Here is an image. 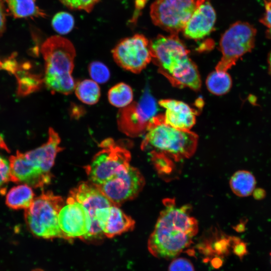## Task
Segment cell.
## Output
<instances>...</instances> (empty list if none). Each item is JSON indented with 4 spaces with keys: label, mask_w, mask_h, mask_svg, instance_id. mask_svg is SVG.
<instances>
[{
    "label": "cell",
    "mask_w": 271,
    "mask_h": 271,
    "mask_svg": "<svg viewBox=\"0 0 271 271\" xmlns=\"http://www.w3.org/2000/svg\"><path fill=\"white\" fill-rule=\"evenodd\" d=\"M164 205L149 237L148 247L154 256L168 259L190 245L198 232V224L186 206L179 207L169 199Z\"/></svg>",
    "instance_id": "obj_1"
},
{
    "label": "cell",
    "mask_w": 271,
    "mask_h": 271,
    "mask_svg": "<svg viewBox=\"0 0 271 271\" xmlns=\"http://www.w3.org/2000/svg\"><path fill=\"white\" fill-rule=\"evenodd\" d=\"M152 61L174 87L198 91L201 80L189 51L178 34L159 35L149 42Z\"/></svg>",
    "instance_id": "obj_2"
},
{
    "label": "cell",
    "mask_w": 271,
    "mask_h": 271,
    "mask_svg": "<svg viewBox=\"0 0 271 271\" xmlns=\"http://www.w3.org/2000/svg\"><path fill=\"white\" fill-rule=\"evenodd\" d=\"M145 133L141 149L149 150L152 159L168 157L178 161L192 157L197 149V134L168 124L163 114L151 118Z\"/></svg>",
    "instance_id": "obj_3"
},
{
    "label": "cell",
    "mask_w": 271,
    "mask_h": 271,
    "mask_svg": "<svg viewBox=\"0 0 271 271\" xmlns=\"http://www.w3.org/2000/svg\"><path fill=\"white\" fill-rule=\"evenodd\" d=\"M41 52L44 60V82L52 92L72 93L75 82L72 76L76 51L67 39L59 36L48 38L42 44Z\"/></svg>",
    "instance_id": "obj_4"
},
{
    "label": "cell",
    "mask_w": 271,
    "mask_h": 271,
    "mask_svg": "<svg viewBox=\"0 0 271 271\" xmlns=\"http://www.w3.org/2000/svg\"><path fill=\"white\" fill-rule=\"evenodd\" d=\"M64 204L62 197L51 191L44 192L34 198L24 213L26 223L31 233L44 239H64L59 225L58 216Z\"/></svg>",
    "instance_id": "obj_5"
},
{
    "label": "cell",
    "mask_w": 271,
    "mask_h": 271,
    "mask_svg": "<svg viewBox=\"0 0 271 271\" xmlns=\"http://www.w3.org/2000/svg\"><path fill=\"white\" fill-rule=\"evenodd\" d=\"M101 150L84 167L89 181L100 185L119 171L130 167L131 155L126 149L117 145L111 138L100 144Z\"/></svg>",
    "instance_id": "obj_6"
},
{
    "label": "cell",
    "mask_w": 271,
    "mask_h": 271,
    "mask_svg": "<svg viewBox=\"0 0 271 271\" xmlns=\"http://www.w3.org/2000/svg\"><path fill=\"white\" fill-rule=\"evenodd\" d=\"M256 29L250 24L237 21L222 35L219 48L222 56L215 70L227 72L244 54L250 52L255 45Z\"/></svg>",
    "instance_id": "obj_7"
},
{
    "label": "cell",
    "mask_w": 271,
    "mask_h": 271,
    "mask_svg": "<svg viewBox=\"0 0 271 271\" xmlns=\"http://www.w3.org/2000/svg\"><path fill=\"white\" fill-rule=\"evenodd\" d=\"M196 0H155L150 7L153 24L172 34L182 32L193 13Z\"/></svg>",
    "instance_id": "obj_8"
},
{
    "label": "cell",
    "mask_w": 271,
    "mask_h": 271,
    "mask_svg": "<svg viewBox=\"0 0 271 271\" xmlns=\"http://www.w3.org/2000/svg\"><path fill=\"white\" fill-rule=\"evenodd\" d=\"M149 42L140 34L120 40L112 50L114 61L125 70L141 73L152 61Z\"/></svg>",
    "instance_id": "obj_9"
},
{
    "label": "cell",
    "mask_w": 271,
    "mask_h": 271,
    "mask_svg": "<svg viewBox=\"0 0 271 271\" xmlns=\"http://www.w3.org/2000/svg\"><path fill=\"white\" fill-rule=\"evenodd\" d=\"M157 110L155 99L149 93H145L139 102H132L128 106L120 108L117 116L118 127L127 136H139L145 133Z\"/></svg>",
    "instance_id": "obj_10"
},
{
    "label": "cell",
    "mask_w": 271,
    "mask_h": 271,
    "mask_svg": "<svg viewBox=\"0 0 271 271\" xmlns=\"http://www.w3.org/2000/svg\"><path fill=\"white\" fill-rule=\"evenodd\" d=\"M145 184L144 177L136 168L122 170L100 185H97L114 205L136 198Z\"/></svg>",
    "instance_id": "obj_11"
},
{
    "label": "cell",
    "mask_w": 271,
    "mask_h": 271,
    "mask_svg": "<svg viewBox=\"0 0 271 271\" xmlns=\"http://www.w3.org/2000/svg\"><path fill=\"white\" fill-rule=\"evenodd\" d=\"M58 223L64 239L67 240L76 238L82 240L91 225L87 210L70 196L59 212Z\"/></svg>",
    "instance_id": "obj_12"
},
{
    "label": "cell",
    "mask_w": 271,
    "mask_h": 271,
    "mask_svg": "<svg viewBox=\"0 0 271 271\" xmlns=\"http://www.w3.org/2000/svg\"><path fill=\"white\" fill-rule=\"evenodd\" d=\"M61 139L59 134L52 127L49 128L47 141L40 147L24 154L25 157L33 168L48 185L52 175L51 170L57 154L63 150L60 146Z\"/></svg>",
    "instance_id": "obj_13"
},
{
    "label": "cell",
    "mask_w": 271,
    "mask_h": 271,
    "mask_svg": "<svg viewBox=\"0 0 271 271\" xmlns=\"http://www.w3.org/2000/svg\"><path fill=\"white\" fill-rule=\"evenodd\" d=\"M216 20V12L210 0H196L195 9L182 31L184 36L198 40L209 35Z\"/></svg>",
    "instance_id": "obj_14"
},
{
    "label": "cell",
    "mask_w": 271,
    "mask_h": 271,
    "mask_svg": "<svg viewBox=\"0 0 271 271\" xmlns=\"http://www.w3.org/2000/svg\"><path fill=\"white\" fill-rule=\"evenodd\" d=\"M159 104L165 109L166 123L177 129L189 130L196 123L197 112L187 103L173 99H164Z\"/></svg>",
    "instance_id": "obj_15"
},
{
    "label": "cell",
    "mask_w": 271,
    "mask_h": 271,
    "mask_svg": "<svg viewBox=\"0 0 271 271\" xmlns=\"http://www.w3.org/2000/svg\"><path fill=\"white\" fill-rule=\"evenodd\" d=\"M69 196L87 210L91 223L98 209L113 205L98 186L90 181L80 183L70 191Z\"/></svg>",
    "instance_id": "obj_16"
},
{
    "label": "cell",
    "mask_w": 271,
    "mask_h": 271,
    "mask_svg": "<svg viewBox=\"0 0 271 271\" xmlns=\"http://www.w3.org/2000/svg\"><path fill=\"white\" fill-rule=\"evenodd\" d=\"M34 198L32 187L24 184L11 189L6 195V204L13 209L25 210L30 207Z\"/></svg>",
    "instance_id": "obj_17"
},
{
    "label": "cell",
    "mask_w": 271,
    "mask_h": 271,
    "mask_svg": "<svg viewBox=\"0 0 271 271\" xmlns=\"http://www.w3.org/2000/svg\"><path fill=\"white\" fill-rule=\"evenodd\" d=\"M229 185L233 193L239 197H247L254 190L256 180L249 171L239 170L231 177Z\"/></svg>",
    "instance_id": "obj_18"
},
{
    "label": "cell",
    "mask_w": 271,
    "mask_h": 271,
    "mask_svg": "<svg viewBox=\"0 0 271 271\" xmlns=\"http://www.w3.org/2000/svg\"><path fill=\"white\" fill-rule=\"evenodd\" d=\"M8 11L15 18L45 17L46 14L35 0H6Z\"/></svg>",
    "instance_id": "obj_19"
},
{
    "label": "cell",
    "mask_w": 271,
    "mask_h": 271,
    "mask_svg": "<svg viewBox=\"0 0 271 271\" xmlns=\"http://www.w3.org/2000/svg\"><path fill=\"white\" fill-rule=\"evenodd\" d=\"M74 91L78 99L87 105H94L101 95L100 87L92 79H84L75 84Z\"/></svg>",
    "instance_id": "obj_20"
},
{
    "label": "cell",
    "mask_w": 271,
    "mask_h": 271,
    "mask_svg": "<svg viewBox=\"0 0 271 271\" xmlns=\"http://www.w3.org/2000/svg\"><path fill=\"white\" fill-rule=\"evenodd\" d=\"M109 102L114 107L122 108L133 101V93L128 84L120 82L111 87L108 91Z\"/></svg>",
    "instance_id": "obj_21"
},
{
    "label": "cell",
    "mask_w": 271,
    "mask_h": 271,
    "mask_svg": "<svg viewBox=\"0 0 271 271\" xmlns=\"http://www.w3.org/2000/svg\"><path fill=\"white\" fill-rule=\"evenodd\" d=\"M206 84L209 92L216 95H222L229 92L232 82L227 72L215 70L207 76Z\"/></svg>",
    "instance_id": "obj_22"
},
{
    "label": "cell",
    "mask_w": 271,
    "mask_h": 271,
    "mask_svg": "<svg viewBox=\"0 0 271 271\" xmlns=\"http://www.w3.org/2000/svg\"><path fill=\"white\" fill-rule=\"evenodd\" d=\"M53 29L60 34H66L73 28L74 20L73 16L65 12H59L52 19Z\"/></svg>",
    "instance_id": "obj_23"
},
{
    "label": "cell",
    "mask_w": 271,
    "mask_h": 271,
    "mask_svg": "<svg viewBox=\"0 0 271 271\" xmlns=\"http://www.w3.org/2000/svg\"><path fill=\"white\" fill-rule=\"evenodd\" d=\"M88 72L91 79L98 84L106 83L110 76L108 67L99 61H93L90 63L88 66Z\"/></svg>",
    "instance_id": "obj_24"
},
{
    "label": "cell",
    "mask_w": 271,
    "mask_h": 271,
    "mask_svg": "<svg viewBox=\"0 0 271 271\" xmlns=\"http://www.w3.org/2000/svg\"><path fill=\"white\" fill-rule=\"evenodd\" d=\"M66 7L71 10H83L90 12L99 0H60Z\"/></svg>",
    "instance_id": "obj_25"
},
{
    "label": "cell",
    "mask_w": 271,
    "mask_h": 271,
    "mask_svg": "<svg viewBox=\"0 0 271 271\" xmlns=\"http://www.w3.org/2000/svg\"><path fill=\"white\" fill-rule=\"evenodd\" d=\"M169 271H194L191 262L187 258L179 257L174 259L170 264Z\"/></svg>",
    "instance_id": "obj_26"
},
{
    "label": "cell",
    "mask_w": 271,
    "mask_h": 271,
    "mask_svg": "<svg viewBox=\"0 0 271 271\" xmlns=\"http://www.w3.org/2000/svg\"><path fill=\"white\" fill-rule=\"evenodd\" d=\"M10 181L9 161L0 155V187Z\"/></svg>",
    "instance_id": "obj_27"
},
{
    "label": "cell",
    "mask_w": 271,
    "mask_h": 271,
    "mask_svg": "<svg viewBox=\"0 0 271 271\" xmlns=\"http://www.w3.org/2000/svg\"><path fill=\"white\" fill-rule=\"evenodd\" d=\"M265 3V12L260 22L266 28V36L271 39V2Z\"/></svg>",
    "instance_id": "obj_28"
},
{
    "label": "cell",
    "mask_w": 271,
    "mask_h": 271,
    "mask_svg": "<svg viewBox=\"0 0 271 271\" xmlns=\"http://www.w3.org/2000/svg\"><path fill=\"white\" fill-rule=\"evenodd\" d=\"M5 2V0H0V37L6 29L7 12H8Z\"/></svg>",
    "instance_id": "obj_29"
},
{
    "label": "cell",
    "mask_w": 271,
    "mask_h": 271,
    "mask_svg": "<svg viewBox=\"0 0 271 271\" xmlns=\"http://www.w3.org/2000/svg\"><path fill=\"white\" fill-rule=\"evenodd\" d=\"M233 251L235 254L240 258L243 257V256L247 253L245 243L242 242H237L234 247Z\"/></svg>",
    "instance_id": "obj_30"
},
{
    "label": "cell",
    "mask_w": 271,
    "mask_h": 271,
    "mask_svg": "<svg viewBox=\"0 0 271 271\" xmlns=\"http://www.w3.org/2000/svg\"><path fill=\"white\" fill-rule=\"evenodd\" d=\"M0 148L5 150L6 151L10 152V150L6 145L4 139L0 136Z\"/></svg>",
    "instance_id": "obj_31"
},
{
    "label": "cell",
    "mask_w": 271,
    "mask_h": 271,
    "mask_svg": "<svg viewBox=\"0 0 271 271\" xmlns=\"http://www.w3.org/2000/svg\"><path fill=\"white\" fill-rule=\"evenodd\" d=\"M268 69L269 72L271 74V51L269 54L268 57Z\"/></svg>",
    "instance_id": "obj_32"
},
{
    "label": "cell",
    "mask_w": 271,
    "mask_h": 271,
    "mask_svg": "<svg viewBox=\"0 0 271 271\" xmlns=\"http://www.w3.org/2000/svg\"><path fill=\"white\" fill-rule=\"evenodd\" d=\"M32 271H45L42 269H33Z\"/></svg>",
    "instance_id": "obj_33"
},
{
    "label": "cell",
    "mask_w": 271,
    "mask_h": 271,
    "mask_svg": "<svg viewBox=\"0 0 271 271\" xmlns=\"http://www.w3.org/2000/svg\"><path fill=\"white\" fill-rule=\"evenodd\" d=\"M264 2H271V0H264Z\"/></svg>",
    "instance_id": "obj_34"
},
{
    "label": "cell",
    "mask_w": 271,
    "mask_h": 271,
    "mask_svg": "<svg viewBox=\"0 0 271 271\" xmlns=\"http://www.w3.org/2000/svg\"><path fill=\"white\" fill-rule=\"evenodd\" d=\"M269 255H270V263H271V252H270Z\"/></svg>",
    "instance_id": "obj_35"
}]
</instances>
